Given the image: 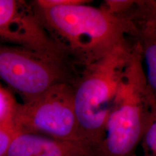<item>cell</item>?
I'll return each mask as SVG.
<instances>
[{
    "label": "cell",
    "instance_id": "cell-7",
    "mask_svg": "<svg viewBox=\"0 0 156 156\" xmlns=\"http://www.w3.org/2000/svg\"><path fill=\"white\" fill-rule=\"evenodd\" d=\"M6 156H95V151L81 142L18 132Z\"/></svg>",
    "mask_w": 156,
    "mask_h": 156
},
{
    "label": "cell",
    "instance_id": "cell-6",
    "mask_svg": "<svg viewBox=\"0 0 156 156\" xmlns=\"http://www.w3.org/2000/svg\"><path fill=\"white\" fill-rule=\"evenodd\" d=\"M0 39L67 64L68 58L32 8L23 1L0 0Z\"/></svg>",
    "mask_w": 156,
    "mask_h": 156
},
{
    "label": "cell",
    "instance_id": "cell-12",
    "mask_svg": "<svg viewBox=\"0 0 156 156\" xmlns=\"http://www.w3.org/2000/svg\"><path fill=\"white\" fill-rule=\"evenodd\" d=\"M15 125L0 124V156H6L15 136L18 133Z\"/></svg>",
    "mask_w": 156,
    "mask_h": 156
},
{
    "label": "cell",
    "instance_id": "cell-3",
    "mask_svg": "<svg viewBox=\"0 0 156 156\" xmlns=\"http://www.w3.org/2000/svg\"><path fill=\"white\" fill-rule=\"evenodd\" d=\"M144 74L139 44L112 103L95 156H136L155 106Z\"/></svg>",
    "mask_w": 156,
    "mask_h": 156
},
{
    "label": "cell",
    "instance_id": "cell-5",
    "mask_svg": "<svg viewBox=\"0 0 156 156\" xmlns=\"http://www.w3.org/2000/svg\"><path fill=\"white\" fill-rule=\"evenodd\" d=\"M0 79L17 91L24 102L62 82L75 81L67 65L17 46L0 45Z\"/></svg>",
    "mask_w": 156,
    "mask_h": 156
},
{
    "label": "cell",
    "instance_id": "cell-13",
    "mask_svg": "<svg viewBox=\"0 0 156 156\" xmlns=\"http://www.w3.org/2000/svg\"><path fill=\"white\" fill-rule=\"evenodd\" d=\"M92 1L89 0H37L34 2L35 7H51L62 5H81L90 4Z\"/></svg>",
    "mask_w": 156,
    "mask_h": 156
},
{
    "label": "cell",
    "instance_id": "cell-2",
    "mask_svg": "<svg viewBox=\"0 0 156 156\" xmlns=\"http://www.w3.org/2000/svg\"><path fill=\"white\" fill-rule=\"evenodd\" d=\"M136 44L134 39L116 46L82 69L74 82L80 137L95 151L103 140L112 103Z\"/></svg>",
    "mask_w": 156,
    "mask_h": 156
},
{
    "label": "cell",
    "instance_id": "cell-9",
    "mask_svg": "<svg viewBox=\"0 0 156 156\" xmlns=\"http://www.w3.org/2000/svg\"><path fill=\"white\" fill-rule=\"evenodd\" d=\"M18 106L14 95L0 84V124L15 125Z\"/></svg>",
    "mask_w": 156,
    "mask_h": 156
},
{
    "label": "cell",
    "instance_id": "cell-10",
    "mask_svg": "<svg viewBox=\"0 0 156 156\" xmlns=\"http://www.w3.org/2000/svg\"><path fill=\"white\" fill-rule=\"evenodd\" d=\"M139 147H141L140 155L156 156V105L150 116L145 132L142 135ZM138 147V148H139Z\"/></svg>",
    "mask_w": 156,
    "mask_h": 156
},
{
    "label": "cell",
    "instance_id": "cell-4",
    "mask_svg": "<svg viewBox=\"0 0 156 156\" xmlns=\"http://www.w3.org/2000/svg\"><path fill=\"white\" fill-rule=\"evenodd\" d=\"M74 82L56 84L39 96L19 103L15 119L17 131L84 143L75 113Z\"/></svg>",
    "mask_w": 156,
    "mask_h": 156
},
{
    "label": "cell",
    "instance_id": "cell-1",
    "mask_svg": "<svg viewBox=\"0 0 156 156\" xmlns=\"http://www.w3.org/2000/svg\"><path fill=\"white\" fill-rule=\"evenodd\" d=\"M34 9L45 28L80 72L122 43L135 39L130 20L114 16L89 4Z\"/></svg>",
    "mask_w": 156,
    "mask_h": 156
},
{
    "label": "cell",
    "instance_id": "cell-8",
    "mask_svg": "<svg viewBox=\"0 0 156 156\" xmlns=\"http://www.w3.org/2000/svg\"><path fill=\"white\" fill-rule=\"evenodd\" d=\"M132 22L137 28L136 38L146 82L156 105V23L142 18H134Z\"/></svg>",
    "mask_w": 156,
    "mask_h": 156
},
{
    "label": "cell",
    "instance_id": "cell-11",
    "mask_svg": "<svg viewBox=\"0 0 156 156\" xmlns=\"http://www.w3.org/2000/svg\"><path fill=\"white\" fill-rule=\"evenodd\" d=\"M135 2L133 0H106L101 4L100 8L114 16L125 18L133 8Z\"/></svg>",
    "mask_w": 156,
    "mask_h": 156
}]
</instances>
